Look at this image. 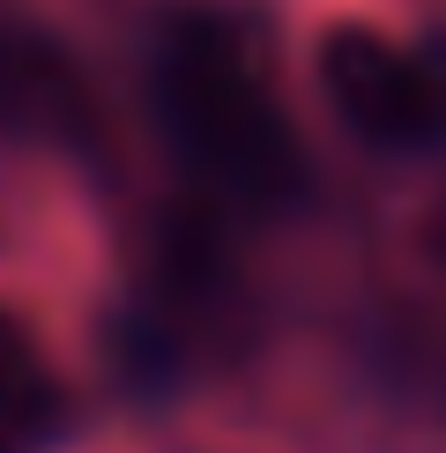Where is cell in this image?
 <instances>
[{
    "instance_id": "cell-1",
    "label": "cell",
    "mask_w": 446,
    "mask_h": 453,
    "mask_svg": "<svg viewBox=\"0 0 446 453\" xmlns=\"http://www.w3.org/2000/svg\"><path fill=\"white\" fill-rule=\"evenodd\" d=\"M157 104L172 119V142L231 194L275 201L297 179V142L260 82V52L246 45V30L216 15H179L157 52Z\"/></svg>"
},
{
    "instance_id": "cell-2",
    "label": "cell",
    "mask_w": 446,
    "mask_h": 453,
    "mask_svg": "<svg viewBox=\"0 0 446 453\" xmlns=\"http://www.w3.org/2000/svg\"><path fill=\"white\" fill-rule=\"evenodd\" d=\"M320 89L350 134L380 149H417L446 134V82L372 23H334L320 37Z\"/></svg>"
},
{
    "instance_id": "cell-3",
    "label": "cell",
    "mask_w": 446,
    "mask_h": 453,
    "mask_svg": "<svg viewBox=\"0 0 446 453\" xmlns=\"http://www.w3.org/2000/svg\"><path fill=\"white\" fill-rule=\"evenodd\" d=\"M0 134H23V142H82L89 134L82 74L37 37H0Z\"/></svg>"
},
{
    "instance_id": "cell-4",
    "label": "cell",
    "mask_w": 446,
    "mask_h": 453,
    "mask_svg": "<svg viewBox=\"0 0 446 453\" xmlns=\"http://www.w3.org/2000/svg\"><path fill=\"white\" fill-rule=\"evenodd\" d=\"M60 387L37 365L30 334L0 312V439H37V431H60Z\"/></svg>"
},
{
    "instance_id": "cell-5",
    "label": "cell",
    "mask_w": 446,
    "mask_h": 453,
    "mask_svg": "<svg viewBox=\"0 0 446 453\" xmlns=\"http://www.w3.org/2000/svg\"><path fill=\"white\" fill-rule=\"evenodd\" d=\"M424 253H432L439 268H446V186L432 194V209H424Z\"/></svg>"
}]
</instances>
